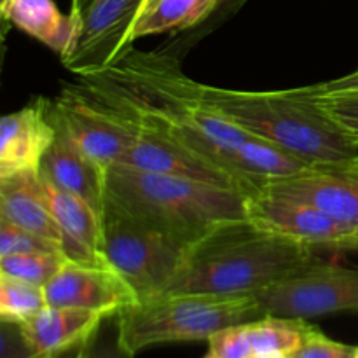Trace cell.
I'll return each instance as SVG.
<instances>
[{
    "label": "cell",
    "instance_id": "obj_15",
    "mask_svg": "<svg viewBox=\"0 0 358 358\" xmlns=\"http://www.w3.org/2000/svg\"><path fill=\"white\" fill-rule=\"evenodd\" d=\"M219 163L240 180L247 196H254L268 182L294 177L315 168L257 136L240 145L222 147Z\"/></svg>",
    "mask_w": 358,
    "mask_h": 358
},
{
    "label": "cell",
    "instance_id": "obj_32",
    "mask_svg": "<svg viewBox=\"0 0 358 358\" xmlns=\"http://www.w3.org/2000/svg\"><path fill=\"white\" fill-rule=\"evenodd\" d=\"M341 252H358V227L346 238L345 245H343Z\"/></svg>",
    "mask_w": 358,
    "mask_h": 358
},
{
    "label": "cell",
    "instance_id": "obj_25",
    "mask_svg": "<svg viewBox=\"0 0 358 358\" xmlns=\"http://www.w3.org/2000/svg\"><path fill=\"white\" fill-rule=\"evenodd\" d=\"M63 254L52 241L14 224L0 220V257L14 254Z\"/></svg>",
    "mask_w": 358,
    "mask_h": 358
},
{
    "label": "cell",
    "instance_id": "obj_30",
    "mask_svg": "<svg viewBox=\"0 0 358 358\" xmlns=\"http://www.w3.org/2000/svg\"><path fill=\"white\" fill-rule=\"evenodd\" d=\"M313 93L318 94H343V93H358V70L348 76L338 77V79L325 80L310 86Z\"/></svg>",
    "mask_w": 358,
    "mask_h": 358
},
{
    "label": "cell",
    "instance_id": "obj_8",
    "mask_svg": "<svg viewBox=\"0 0 358 358\" xmlns=\"http://www.w3.org/2000/svg\"><path fill=\"white\" fill-rule=\"evenodd\" d=\"M149 0H93L80 16V30L62 63L77 76H91L121 62L133 49V30Z\"/></svg>",
    "mask_w": 358,
    "mask_h": 358
},
{
    "label": "cell",
    "instance_id": "obj_1",
    "mask_svg": "<svg viewBox=\"0 0 358 358\" xmlns=\"http://www.w3.org/2000/svg\"><path fill=\"white\" fill-rule=\"evenodd\" d=\"M322 262L315 250L261 231L248 220L229 224L189 250L168 294L255 296Z\"/></svg>",
    "mask_w": 358,
    "mask_h": 358
},
{
    "label": "cell",
    "instance_id": "obj_36",
    "mask_svg": "<svg viewBox=\"0 0 358 358\" xmlns=\"http://www.w3.org/2000/svg\"><path fill=\"white\" fill-rule=\"evenodd\" d=\"M205 358H217L215 355H213V353H208V355H206Z\"/></svg>",
    "mask_w": 358,
    "mask_h": 358
},
{
    "label": "cell",
    "instance_id": "obj_11",
    "mask_svg": "<svg viewBox=\"0 0 358 358\" xmlns=\"http://www.w3.org/2000/svg\"><path fill=\"white\" fill-rule=\"evenodd\" d=\"M259 192L306 203L339 222L358 227V161L278 178L262 185L255 194Z\"/></svg>",
    "mask_w": 358,
    "mask_h": 358
},
{
    "label": "cell",
    "instance_id": "obj_12",
    "mask_svg": "<svg viewBox=\"0 0 358 358\" xmlns=\"http://www.w3.org/2000/svg\"><path fill=\"white\" fill-rule=\"evenodd\" d=\"M48 306L83 308L107 317L119 315L138 303L135 290L115 269L93 268L66 261L45 285Z\"/></svg>",
    "mask_w": 358,
    "mask_h": 358
},
{
    "label": "cell",
    "instance_id": "obj_13",
    "mask_svg": "<svg viewBox=\"0 0 358 358\" xmlns=\"http://www.w3.org/2000/svg\"><path fill=\"white\" fill-rule=\"evenodd\" d=\"M56 138L49 100L37 98L0 121V175L41 171L42 159Z\"/></svg>",
    "mask_w": 358,
    "mask_h": 358
},
{
    "label": "cell",
    "instance_id": "obj_37",
    "mask_svg": "<svg viewBox=\"0 0 358 358\" xmlns=\"http://www.w3.org/2000/svg\"><path fill=\"white\" fill-rule=\"evenodd\" d=\"M77 358H80V357H77Z\"/></svg>",
    "mask_w": 358,
    "mask_h": 358
},
{
    "label": "cell",
    "instance_id": "obj_28",
    "mask_svg": "<svg viewBox=\"0 0 358 358\" xmlns=\"http://www.w3.org/2000/svg\"><path fill=\"white\" fill-rule=\"evenodd\" d=\"M355 348L327 338L320 329L310 324L304 341L290 358H352Z\"/></svg>",
    "mask_w": 358,
    "mask_h": 358
},
{
    "label": "cell",
    "instance_id": "obj_27",
    "mask_svg": "<svg viewBox=\"0 0 358 358\" xmlns=\"http://www.w3.org/2000/svg\"><path fill=\"white\" fill-rule=\"evenodd\" d=\"M210 353L217 358H252L254 350H252L250 338L247 332V324L233 325L219 331L208 339Z\"/></svg>",
    "mask_w": 358,
    "mask_h": 358
},
{
    "label": "cell",
    "instance_id": "obj_3",
    "mask_svg": "<svg viewBox=\"0 0 358 358\" xmlns=\"http://www.w3.org/2000/svg\"><path fill=\"white\" fill-rule=\"evenodd\" d=\"M105 194L129 217L189 248L220 227L247 220V196L236 189L122 164L107 170Z\"/></svg>",
    "mask_w": 358,
    "mask_h": 358
},
{
    "label": "cell",
    "instance_id": "obj_29",
    "mask_svg": "<svg viewBox=\"0 0 358 358\" xmlns=\"http://www.w3.org/2000/svg\"><path fill=\"white\" fill-rule=\"evenodd\" d=\"M2 353L0 358H44L31 346L20 324L2 322Z\"/></svg>",
    "mask_w": 358,
    "mask_h": 358
},
{
    "label": "cell",
    "instance_id": "obj_18",
    "mask_svg": "<svg viewBox=\"0 0 358 358\" xmlns=\"http://www.w3.org/2000/svg\"><path fill=\"white\" fill-rule=\"evenodd\" d=\"M0 220L38 234L62 248V233L49 210L41 171L0 175Z\"/></svg>",
    "mask_w": 358,
    "mask_h": 358
},
{
    "label": "cell",
    "instance_id": "obj_24",
    "mask_svg": "<svg viewBox=\"0 0 358 358\" xmlns=\"http://www.w3.org/2000/svg\"><path fill=\"white\" fill-rule=\"evenodd\" d=\"M306 87L315 101L320 105L322 110L345 131L358 147V93L343 94H318Z\"/></svg>",
    "mask_w": 358,
    "mask_h": 358
},
{
    "label": "cell",
    "instance_id": "obj_14",
    "mask_svg": "<svg viewBox=\"0 0 358 358\" xmlns=\"http://www.w3.org/2000/svg\"><path fill=\"white\" fill-rule=\"evenodd\" d=\"M42 185L49 210L62 233L63 255L76 264L114 269L103 254L101 213L83 198L56 187L44 177Z\"/></svg>",
    "mask_w": 358,
    "mask_h": 358
},
{
    "label": "cell",
    "instance_id": "obj_19",
    "mask_svg": "<svg viewBox=\"0 0 358 358\" xmlns=\"http://www.w3.org/2000/svg\"><path fill=\"white\" fill-rule=\"evenodd\" d=\"M3 21L48 45L59 58L72 48L80 30V17L63 14L52 0H0Z\"/></svg>",
    "mask_w": 358,
    "mask_h": 358
},
{
    "label": "cell",
    "instance_id": "obj_7",
    "mask_svg": "<svg viewBox=\"0 0 358 358\" xmlns=\"http://www.w3.org/2000/svg\"><path fill=\"white\" fill-rule=\"evenodd\" d=\"M266 315L315 318L334 313H358V268L318 262L301 275L255 294Z\"/></svg>",
    "mask_w": 358,
    "mask_h": 358
},
{
    "label": "cell",
    "instance_id": "obj_6",
    "mask_svg": "<svg viewBox=\"0 0 358 358\" xmlns=\"http://www.w3.org/2000/svg\"><path fill=\"white\" fill-rule=\"evenodd\" d=\"M49 114L56 129L105 171L121 164L135 138L128 115L91 93L83 83L63 86L58 98L49 100Z\"/></svg>",
    "mask_w": 358,
    "mask_h": 358
},
{
    "label": "cell",
    "instance_id": "obj_9",
    "mask_svg": "<svg viewBox=\"0 0 358 358\" xmlns=\"http://www.w3.org/2000/svg\"><path fill=\"white\" fill-rule=\"evenodd\" d=\"M247 220L261 231L311 250L341 252L346 238L355 231L306 203L261 192L247 196Z\"/></svg>",
    "mask_w": 358,
    "mask_h": 358
},
{
    "label": "cell",
    "instance_id": "obj_20",
    "mask_svg": "<svg viewBox=\"0 0 358 358\" xmlns=\"http://www.w3.org/2000/svg\"><path fill=\"white\" fill-rule=\"evenodd\" d=\"M220 0H149L133 30V41L203 24Z\"/></svg>",
    "mask_w": 358,
    "mask_h": 358
},
{
    "label": "cell",
    "instance_id": "obj_35",
    "mask_svg": "<svg viewBox=\"0 0 358 358\" xmlns=\"http://www.w3.org/2000/svg\"><path fill=\"white\" fill-rule=\"evenodd\" d=\"M352 358H358V346L355 348V352H353V357Z\"/></svg>",
    "mask_w": 358,
    "mask_h": 358
},
{
    "label": "cell",
    "instance_id": "obj_10",
    "mask_svg": "<svg viewBox=\"0 0 358 358\" xmlns=\"http://www.w3.org/2000/svg\"><path fill=\"white\" fill-rule=\"evenodd\" d=\"M122 114H126V112H122ZM126 115L133 124L135 138H133V143L126 152L124 159L121 161L122 166L147 171V173L171 175V177L208 182V184L222 185V187H231L243 192L240 180L226 168L213 163L212 159L199 154L198 150L191 149L185 143L166 138L159 133L143 128L136 119H133L129 114Z\"/></svg>",
    "mask_w": 358,
    "mask_h": 358
},
{
    "label": "cell",
    "instance_id": "obj_31",
    "mask_svg": "<svg viewBox=\"0 0 358 358\" xmlns=\"http://www.w3.org/2000/svg\"><path fill=\"white\" fill-rule=\"evenodd\" d=\"M245 2H247V0H220L219 6H217V9L213 10L212 16H210L208 20L203 23V30H201V34H199V37H201L203 34H208V31L213 30V28H215L219 23L226 21L227 17H229L231 14L236 13V10L240 9Z\"/></svg>",
    "mask_w": 358,
    "mask_h": 358
},
{
    "label": "cell",
    "instance_id": "obj_5",
    "mask_svg": "<svg viewBox=\"0 0 358 358\" xmlns=\"http://www.w3.org/2000/svg\"><path fill=\"white\" fill-rule=\"evenodd\" d=\"M101 226L105 259L131 285L138 303L163 296L191 248L138 222L107 199Z\"/></svg>",
    "mask_w": 358,
    "mask_h": 358
},
{
    "label": "cell",
    "instance_id": "obj_21",
    "mask_svg": "<svg viewBox=\"0 0 358 358\" xmlns=\"http://www.w3.org/2000/svg\"><path fill=\"white\" fill-rule=\"evenodd\" d=\"M308 320L304 318H287L266 315L264 318L247 324L254 355H294L301 348L306 336Z\"/></svg>",
    "mask_w": 358,
    "mask_h": 358
},
{
    "label": "cell",
    "instance_id": "obj_23",
    "mask_svg": "<svg viewBox=\"0 0 358 358\" xmlns=\"http://www.w3.org/2000/svg\"><path fill=\"white\" fill-rule=\"evenodd\" d=\"M69 259L63 254H14L0 257V275L44 287L55 278Z\"/></svg>",
    "mask_w": 358,
    "mask_h": 358
},
{
    "label": "cell",
    "instance_id": "obj_16",
    "mask_svg": "<svg viewBox=\"0 0 358 358\" xmlns=\"http://www.w3.org/2000/svg\"><path fill=\"white\" fill-rule=\"evenodd\" d=\"M107 315L83 308L45 306L24 324V336L44 358H56L69 350L83 348L107 320Z\"/></svg>",
    "mask_w": 358,
    "mask_h": 358
},
{
    "label": "cell",
    "instance_id": "obj_4",
    "mask_svg": "<svg viewBox=\"0 0 358 358\" xmlns=\"http://www.w3.org/2000/svg\"><path fill=\"white\" fill-rule=\"evenodd\" d=\"M264 317L255 296L168 294L126 308L117 324L122 346L136 355L164 343L208 341L222 329Z\"/></svg>",
    "mask_w": 358,
    "mask_h": 358
},
{
    "label": "cell",
    "instance_id": "obj_34",
    "mask_svg": "<svg viewBox=\"0 0 358 358\" xmlns=\"http://www.w3.org/2000/svg\"><path fill=\"white\" fill-rule=\"evenodd\" d=\"M252 358H290V357L276 355V353H266V355H254Z\"/></svg>",
    "mask_w": 358,
    "mask_h": 358
},
{
    "label": "cell",
    "instance_id": "obj_22",
    "mask_svg": "<svg viewBox=\"0 0 358 358\" xmlns=\"http://www.w3.org/2000/svg\"><path fill=\"white\" fill-rule=\"evenodd\" d=\"M48 306L44 287L0 275V320L24 324Z\"/></svg>",
    "mask_w": 358,
    "mask_h": 358
},
{
    "label": "cell",
    "instance_id": "obj_17",
    "mask_svg": "<svg viewBox=\"0 0 358 358\" xmlns=\"http://www.w3.org/2000/svg\"><path fill=\"white\" fill-rule=\"evenodd\" d=\"M41 175L56 187L79 196L103 213L107 171L87 157L69 136L56 129V138L45 152Z\"/></svg>",
    "mask_w": 358,
    "mask_h": 358
},
{
    "label": "cell",
    "instance_id": "obj_33",
    "mask_svg": "<svg viewBox=\"0 0 358 358\" xmlns=\"http://www.w3.org/2000/svg\"><path fill=\"white\" fill-rule=\"evenodd\" d=\"M91 2H93V0H72V7H70V13L80 17V16H83L84 10L90 7Z\"/></svg>",
    "mask_w": 358,
    "mask_h": 358
},
{
    "label": "cell",
    "instance_id": "obj_2",
    "mask_svg": "<svg viewBox=\"0 0 358 358\" xmlns=\"http://www.w3.org/2000/svg\"><path fill=\"white\" fill-rule=\"evenodd\" d=\"M206 105L248 135L278 145L315 168L358 161V147L311 98L306 87L241 91L196 83Z\"/></svg>",
    "mask_w": 358,
    "mask_h": 358
},
{
    "label": "cell",
    "instance_id": "obj_26",
    "mask_svg": "<svg viewBox=\"0 0 358 358\" xmlns=\"http://www.w3.org/2000/svg\"><path fill=\"white\" fill-rule=\"evenodd\" d=\"M80 358H133L135 355L129 353L122 346L121 338H119V324L117 315L108 317L96 334L80 348Z\"/></svg>",
    "mask_w": 358,
    "mask_h": 358
}]
</instances>
